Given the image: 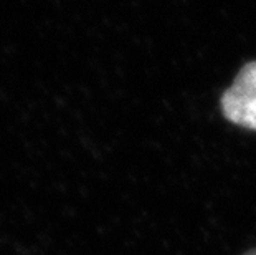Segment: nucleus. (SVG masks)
Masks as SVG:
<instances>
[{"label": "nucleus", "instance_id": "nucleus-1", "mask_svg": "<svg viewBox=\"0 0 256 255\" xmlns=\"http://www.w3.org/2000/svg\"><path fill=\"white\" fill-rule=\"evenodd\" d=\"M222 111L233 124L256 131V62L244 65L223 93Z\"/></svg>", "mask_w": 256, "mask_h": 255}, {"label": "nucleus", "instance_id": "nucleus-2", "mask_svg": "<svg viewBox=\"0 0 256 255\" xmlns=\"http://www.w3.org/2000/svg\"><path fill=\"white\" fill-rule=\"evenodd\" d=\"M243 255H256V248H253V250H250V252L243 253Z\"/></svg>", "mask_w": 256, "mask_h": 255}]
</instances>
